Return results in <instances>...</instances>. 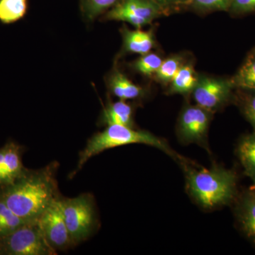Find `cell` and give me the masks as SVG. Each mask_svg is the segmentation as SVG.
<instances>
[{"label":"cell","mask_w":255,"mask_h":255,"mask_svg":"<svg viewBox=\"0 0 255 255\" xmlns=\"http://www.w3.org/2000/svg\"><path fill=\"white\" fill-rule=\"evenodd\" d=\"M4 255H55L56 251L48 243L38 221L23 225L0 239Z\"/></svg>","instance_id":"obj_5"},{"label":"cell","mask_w":255,"mask_h":255,"mask_svg":"<svg viewBox=\"0 0 255 255\" xmlns=\"http://www.w3.org/2000/svg\"><path fill=\"white\" fill-rule=\"evenodd\" d=\"M62 209L74 246L86 241L96 232L100 223L95 198L89 193L74 198L61 196Z\"/></svg>","instance_id":"obj_4"},{"label":"cell","mask_w":255,"mask_h":255,"mask_svg":"<svg viewBox=\"0 0 255 255\" xmlns=\"http://www.w3.org/2000/svg\"><path fill=\"white\" fill-rule=\"evenodd\" d=\"M233 0H191L190 5L201 11H228Z\"/></svg>","instance_id":"obj_23"},{"label":"cell","mask_w":255,"mask_h":255,"mask_svg":"<svg viewBox=\"0 0 255 255\" xmlns=\"http://www.w3.org/2000/svg\"></svg>","instance_id":"obj_29"},{"label":"cell","mask_w":255,"mask_h":255,"mask_svg":"<svg viewBox=\"0 0 255 255\" xmlns=\"http://www.w3.org/2000/svg\"><path fill=\"white\" fill-rule=\"evenodd\" d=\"M254 189H255V187H254Z\"/></svg>","instance_id":"obj_28"},{"label":"cell","mask_w":255,"mask_h":255,"mask_svg":"<svg viewBox=\"0 0 255 255\" xmlns=\"http://www.w3.org/2000/svg\"><path fill=\"white\" fill-rule=\"evenodd\" d=\"M251 92L242 99L241 110L255 132V92Z\"/></svg>","instance_id":"obj_24"},{"label":"cell","mask_w":255,"mask_h":255,"mask_svg":"<svg viewBox=\"0 0 255 255\" xmlns=\"http://www.w3.org/2000/svg\"><path fill=\"white\" fill-rule=\"evenodd\" d=\"M31 222L34 221L21 219L14 214L4 202L0 200V239L9 236L23 225Z\"/></svg>","instance_id":"obj_19"},{"label":"cell","mask_w":255,"mask_h":255,"mask_svg":"<svg viewBox=\"0 0 255 255\" xmlns=\"http://www.w3.org/2000/svg\"><path fill=\"white\" fill-rule=\"evenodd\" d=\"M107 83L111 93L121 100H137L145 95V90L141 86L133 83L117 69L110 74Z\"/></svg>","instance_id":"obj_13"},{"label":"cell","mask_w":255,"mask_h":255,"mask_svg":"<svg viewBox=\"0 0 255 255\" xmlns=\"http://www.w3.org/2000/svg\"><path fill=\"white\" fill-rule=\"evenodd\" d=\"M235 213L242 231L255 246V189L254 188L246 191L238 198Z\"/></svg>","instance_id":"obj_11"},{"label":"cell","mask_w":255,"mask_h":255,"mask_svg":"<svg viewBox=\"0 0 255 255\" xmlns=\"http://www.w3.org/2000/svg\"><path fill=\"white\" fill-rule=\"evenodd\" d=\"M163 60L155 53H148L141 56L131 63L132 70L145 76L155 75Z\"/></svg>","instance_id":"obj_21"},{"label":"cell","mask_w":255,"mask_h":255,"mask_svg":"<svg viewBox=\"0 0 255 255\" xmlns=\"http://www.w3.org/2000/svg\"><path fill=\"white\" fill-rule=\"evenodd\" d=\"M155 0H121L105 14L107 20L127 22L137 28L152 23L165 13Z\"/></svg>","instance_id":"obj_7"},{"label":"cell","mask_w":255,"mask_h":255,"mask_svg":"<svg viewBox=\"0 0 255 255\" xmlns=\"http://www.w3.org/2000/svg\"><path fill=\"white\" fill-rule=\"evenodd\" d=\"M45 238L55 251L73 248L62 209L61 196L55 199L38 219Z\"/></svg>","instance_id":"obj_8"},{"label":"cell","mask_w":255,"mask_h":255,"mask_svg":"<svg viewBox=\"0 0 255 255\" xmlns=\"http://www.w3.org/2000/svg\"><path fill=\"white\" fill-rule=\"evenodd\" d=\"M164 9L190 5L191 0H155Z\"/></svg>","instance_id":"obj_26"},{"label":"cell","mask_w":255,"mask_h":255,"mask_svg":"<svg viewBox=\"0 0 255 255\" xmlns=\"http://www.w3.org/2000/svg\"><path fill=\"white\" fill-rule=\"evenodd\" d=\"M233 86L231 80L212 78L199 79L193 90L196 105L212 112L227 103Z\"/></svg>","instance_id":"obj_9"},{"label":"cell","mask_w":255,"mask_h":255,"mask_svg":"<svg viewBox=\"0 0 255 255\" xmlns=\"http://www.w3.org/2000/svg\"><path fill=\"white\" fill-rule=\"evenodd\" d=\"M237 155L244 173L254 183L255 187V132L241 137L237 145Z\"/></svg>","instance_id":"obj_15"},{"label":"cell","mask_w":255,"mask_h":255,"mask_svg":"<svg viewBox=\"0 0 255 255\" xmlns=\"http://www.w3.org/2000/svg\"><path fill=\"white\" fill-rule=\"evenodd\" d=\"M0 255H4V250H3L1 242H0Z\"/></svg>","instance_id":"obj_27"},{"label":"cell","mask_w":255,"mask_h":255,"mask_svg":"<svg viewBox=\"0 0 255 255\" xmlns=\"http://www.w3.org/2000/svg\"><path fill=\"white\" fill-rule=\"evenodd\" d=\"M121 0H80V10L84 18L92 21L118 4Z\"/></svg>","instance_id":"obj_20"},{"label":"cell","mask_w":255,"mask_h":255,"mask_svg":"<svg viewBox=\"0 0 255 255\" xmlns=\"http://www.w3.org/2000/svg\"><path fill=\"white\" fill-rule=\"evenodd\" d=\"M182 65V58L181 57L177 55L169 57L162 61L154 76L157 81L167 85L170 83L174 75Z\"/></svg>","instance_id":"obj_22"},{"label":"cell","mask_w":255,"mask_h":255,"mask_svg":"<svg viewBox=\"0 0 255 255\" xmlns=\"http://www.w3.org/2000/svg\"><path fill=\"white\" fill-rule=\"evenodd\" d=\"M28 0H0V22L11 24L27 13Z\"/></svg>","instance_id":"obj_18"},{"label":"cell","mask_w":255,"mask_h":255,"mask_svg":"<svg viewBox=\"0 0 255 255\" xmlns=\"http://www.w3.org/2000/svg\"><path fill=\"white\" fill-rule=\"evenodd\" d=\"M98 124L102 127L119 124L135 128L133 107L124 100L110 102L102 110Z\"/></svg>","instance_id":"obj_12"},{"label":"cell","mask_w":255,"mask_h":255,"mask_svg":"<svg viewBox=\"0 0 255 255\" xmlns=\"http://www.w3.org/2000/svg\"><path fill=\"white\" fill-rule=\"evenodd\" d=\"M189 196L203 209L211 211L230 205L237 198V176L232 169L214 165L201 168L194 162L181 166Z\"/></svg>","instance_id":"obj_2"},{"label":"cell","mask_w":255,"mask_h":255,"mask_svg":"<svg viewBox=\"0 0 255 255\" xmlns=\"http://www.w3.org/2000/svg\"><path fill=\"white\" fill-rule=\"evenodd\" d=\"M58 167V162H52L37 170L28 169L12 184L0 187V200L21 219L38 221L60 196L56 179Z\"/></svg>","instance_id":"obj_1"},{"label":"cell","mask_w":255,"mask_h":255,"mask_svg":"<svg viewBox=\"0 0 255 255\" xmlns=\"http://www.w3.org/2000/svg\"><path fill=\"white\" fill-rule=\"evenodd\" d=\"M211 112L198 105L184 107L178 121L177 134L183 145L196 144L209 151L207 134Z\"/></svg>","instance_id":"obj_6"},{"label":"cell","mask_w":255,"mask_h":255,"mask_svg":"<svg viewBox=\"0 0 255 255\" xmlns=\"http://www.w3.org/2000/svg\"><path fill=\"white\" fill-rule=\"evenodd\" d=\"M22 152V147L12 141L0 148V187L12 184L27 172L23 164Z\"/></svg>","instance_id":"obj_10"},{"label":"cell","mask_w":255,"mask_h":255,"mask_svg":"<svg viewBox=\"0 0 255 255\" xmlns=\"http://www.w3.org/2000/svg\"><path fill=\"white\" fill-rule=\"evenodd\" d=\"M131 144H144L163 151L181 166L191 162L189 159L177 154L164 139L156 136L147 130H138L127 126L112 124L106 127L102 131L97 132L88 140L85 148L80 152L78 165L72 172L73 178L85 163L94 156L109 149Z\"/></svg>","instance_id":"obj_3"},{"label":"cell","mask_w":255,"mask_h":255,"mask_svg":"<svg viewBox=\"0 0 255 255\" xmlns=\"http://www.w3.org/2000/svg\"><path fill=\"white\" fill-rule=\"evenodd\" d=\"M123 38V50L125 53L144 55L150 53L155 46L153 33L152 31L130 30L124 26L121 29Z\"/></svg>","instance_id":"obj_14"},{"label":"cell","mask_w":255,"mask_h":255,"mask_svg":"<svg viewBox=\"0 0 255 255\" xmlns=\"http://www.w3.org/2000/svg\"><path fill=\"white\" fill-rule=\"evenodd\" d=\"M233 88L246 92H255V50L240 68L237 73L231 79Z\"/></svg>","instance_id":"obj_16"},{"label":"cell","mask_w":255,"mask_h":255,"mask_svg":"<svg viewBox=\"0 0 255 255\" xmlns=\"http://www.w3.org/2000/svg\"><path fill=\"white\" fill-rule=\"evenodd\" d=\"M230 10L235 14H247L255 11V0H233Z\"/></svg>","instance_id":"obj_25"},{"label":"cell","mask_w":255,"mask_h":255,"mask_svg":"<svg viewBox=\"0 0 255 255\" xmlns=\"http://www.w3.org/2000/svg\"><path fill=\"white\" fill-rule=\"evenodd\" d=\"M198 81L194 68L191 65H183L170 82L169 93L184 95L192 92Z\"/></svg>","instance_id":"obj_17"}]
</instances>
